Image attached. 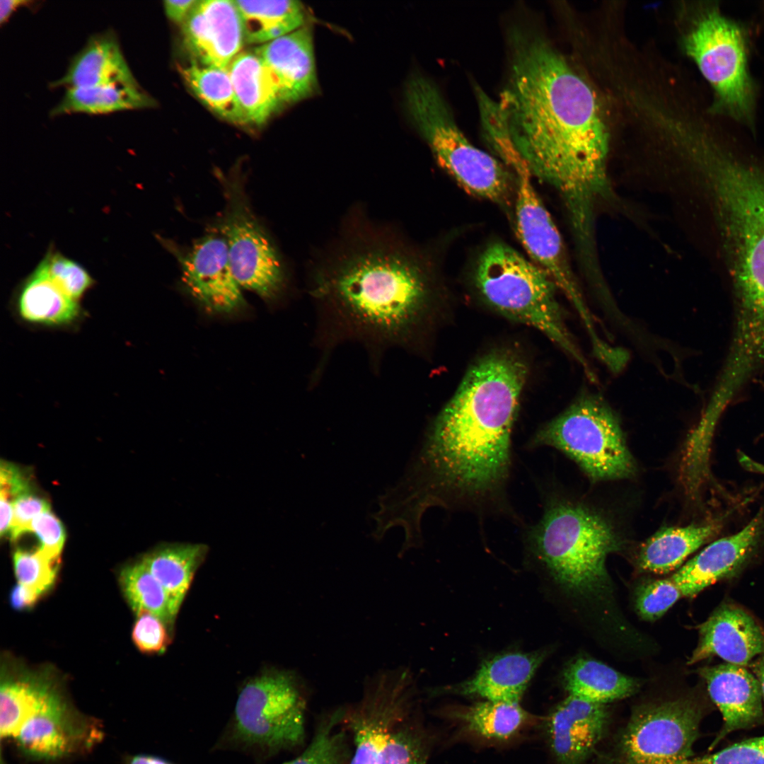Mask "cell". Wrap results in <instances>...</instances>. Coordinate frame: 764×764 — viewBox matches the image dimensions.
Listing matches in <instances>:
<instances>
[{
	"label": "cell",
	"mask_w": 764,
	"mask_h": 764,
	"mask_svg": "<svg viewBox=\"0 0 764 764\" xmlns=\"http://www.w3.org/2000/svg\"><path fill=\"white\" fill-rule=\"evenodd\" d=\"M154 100L139 84H107L67 88L51 115L83 113L104 115L124 110L146 108Z\"/></svg>",
	"instance_id": "f546056e"
},
{
	"label": "cell",
	"mask_w": 764,
	"mask_h": 764,
	"mask_svg": "<svg viewBox=\"0 0 764 764\" xmlns=\"http://www.w3.org/2000/svg\"><path fill=\"white\" fill-rule=\"evenodd\" d=\"M412 690L406 670L383 671L368 681L358 702L344 707L342 724L354 744L349 764H379L388 733L411 713Z\"/></svg>",
	"instance_id": "5bb4252c"
},
{
	"label": "cell",
	"mask_w": 764,
	"mask_h": 764,
	"mask_svg": "<svg viewBox=\"0 0 764 764\" xmlns=\"http://www.w3.org/2000/svg\"><path fill=\"white\" fill-rule=\"evenodd\" d=\"M217 176L222 185L226 207L221 234L228 248L231 270L239 286L260 296H277L284 284L281 260L247 197L239 170Z\"/></svg>",
	"instance_id": "7c38bea8"
},
{
	"label": "cell",
	"mask_w": 764,
	"mask_h": 764,
	"mask_svg": "<svg viewBox=\"0 0 764 764\" xmlns=\"http://www.w3.org/2000/svg\"><path fill=\"white\" fill-rule=\"evenodd\" d=\"M544 658L540 652H510L485 661L475 676L457 685L458 694L519 703Z\"/></svg>",
	"instance_id": "603a6c76"
},
{
	"label": "cell",
	"mask_w": 764,
	"mask_h": 764,
	"mask_svg": "<svg viewBox=\"0 0 764 764\" xmlns=\"http://www.w3.org/2000/svg\"><path fill=\"white\" fill-rule=\"evenodd\" d=\"M31 532L38 538L39 549L48 557L59 560L66 533L62 522L50 510L44 511L33 521Z\"/></svg>",
	"instance_id": "7bdbcfd3"
},
{
	"label": "cell",
	"mask_w": 764,
	"mask_h": 764,
	"mask_svg": "<svg viewBox=\"0 0 764 764\" xmlns=\"http://www.w3.org/2000/svg\"><path fill=\"white\" fill-rule=\"evenodd\" d=\"M528 368L514 350L474 363L397 482L412 510L492 496L507 478L511 432Z\"/></svg>",
	"instance_id": "7a4b0ae2"
},
{
	"label": "cell",
	"mask_w": 764,
	"mask_h": 764,
	"mask_svg": "<svg viewBox=\"0 0 764 764\" xmlns=\"http://www.w3.org/2000/svg\"><path fill=\"white\" fill-rule=\"evenodd\" d=\"M313 295L340 335L402 345L426 308L429 286L402 247L366 243L316 275Z\"/></svg>",
	"instance_id": "3957f363"
},
{
	"label": "cell",
	"mask_w": 764,
	"mask_h": 764,
	"mask_svg": "<svg viewBox=\"0 0 764 764\" xmlns=\"http://www.w3.org/2000/svg\"><path fill=\"white\" fill-rule=\"evenodd\" d=\"M430 737L410 713L388 733L379 764H427Z\"/></svg>",
	"instance_id": "8d00e7d4"
},
{
	"label": "cell",
	"mask_w": 764,
	"mask_h": 764,
	"mask_svg": "<svg viewBox=\"0 0 764 764\" xmlns=\"http://www.w3.org/2000/svg\"><path fill=\"white\" fill-rule=\"evenodd\" d=\"M228 71L248 124H263L284 105L272 73L254 51L241 52Z\"/></svg>",
	"instance_id": "484cf974"
},
{
	"label": "cell",
	"mask_w": 764,
	"mask_h": 764,
	"mask_svg": "<svg viewBox=\"0 0 764 764\" xmlns=\"http://www.w3.org/2000/svg\"><path fill=\"white\" fill-rule=\"evenodd\" d=\"M467 731L489 740L509 739L531 722L519 703L486 700L456 712Z\"/></svg>",
	"instance_id": "836d02e7"
},
{
	"label": "cell",
	"mask_w": 764,
	"mask_h": 764,
	"mask_svg": "<svg viewBox=\"0 0 764 764\" xmlns=\"http://www.w3.org/2000/svg\"><path fill=\"white\" fill-rule=\"evenodd\" d=\"M681 597L680 588L671 577L652 580L637 588L635 608L642 618L653 621L661 617Z\"/></svg>",
	"instance_id": "ab89813d"
},
{
	"label": "cell",
	"mask_w": 764,
	"mask_h": 764,
	"mask_svg": "<svg viewBox=\"0 0 764 764\" xmlns=\"http://www.w3.org/2000/svg\"><path fill=\"white\" fill-rule=\"evenodd\" d=\"M689 764H764V734L735 743L714 753L693 757Z\"/></svg>",
	"instance_id": "60d3db41"
},
{
	"label": "cell",
	"mask_w": 764,
	"mask_h": 764,
	"mask_svg": "<svg viewBox=\"0 0 764 764\" xmlns=\"http://www.w3.org/2000/svg\"><path fill=\"white\" fill-rule=\"evenodd\" d=\"M13 562L18 583L42 595L55 581L59 560L48 557L39 548L33 551L18 548Z\"/></svg>",
	"instance_id": "f35d334b"
},
{
	"label": "cell",
	"mask_w": 764,
	"mask_h": 764,
	"mask_svg": "<svg viewBox=\"0 0 764 764\" xmlns=\"http://www.w3.org/2000/svg\"><path fill=\"white\" fill-rule=\"evenodd\" d=\"M107 84H138L111 30L91 36L52 86L72 88Z\"/></svg>",
	"instance_id": "cb8c5ba5"
},
{
	"label": "cell",
	"mask_w": 764,
	"mask_h": 764,
	"mask_svg": "<svg viewBox=\"0 0 764 764\" xmlns=\"http://www.w3.org/2000/svg\"><path fill=\"white\" fill-rule=\"evenodd\" d=\"M609 712L606 704L570 695L545 720V732L557 764H583L606 734Z\"/></svg>",
	"instance_id": "d6986e66"
},
{
	"label": "cell",
	"mask_w": 764,
	"mask_h": 764,
	"mask_svg": "<svg viewBox=\"0 0 764 764\" xmlns=\"http://www.w3.org/2000/svg\"><path fill=\"white\" fill-rule=\"evenodd\" d=\"M736 253V325L730 350L764 366V178L725 155L710 166Z\"/></svg>",
	"instance_id": "277c9868"
},
{
	"label": "cell",
	"mask_w": 764,
	"mask_h": 764,
	"mask_svg": "<svg viewBox=\"0 0 764 764\" xmlns=\"http://www.w3.org/2000/svg\"><path fill=\"white\" fill-rule=\"evenodd\" d=\"M96 719L74 710L57 691L14 736L23 756L52 762L82 753L102 739Z\"/></svg>",
	"instance_id": "9a60e30c"
},
{
	"label": "cell",
	"mask_w": 764,
	"mask_h": 764,
	"mask_svg": "<svg viewBox=\"0 0 764 764\" xmlns=\"http://www.w3.org/2000/svg\"><path fill=\"white\" fill-rule=\"evenodd\" d=\"M179 71L193 93L212 111L232 123L248 124L228 69L203 66L194 62L179 67Z\"/></svg>",
	"instance_id": "d6a6232c"
},
{
	"label": "cell",
	"mask_w": 764,
	"mask_h": 764,
	"mask_svg": "<svg viewBox=\"0 0 764 764\" xmlns=\"http://www.w3.org/2000/svg\"><path fill=\"white\" fill-rule=\"evenodd\" d=\"M705 713L690 695L639 705L604 764H689Z\"/></svg>",
	"instance_id": "8fae6325"
},
{
	"label": "cell",
	"mask_w": 764,
	"mask_h": 764,
	"mask_svg": "<svg viewBox=\"0 0 764 764\" xmlns=\"http://www.w3.org/2000/svg\"><path fill=\"white\" fill-rule=\"evenodd\" d=\"M306 698L299 680L289 672L269 671L241 690L231 738L241 746L277 753L303 743Z\"/></svg>",
	"instance_id": "30bf717a"
},
{
	"label": "cell",
	"mask_w": 764,
	"mask_h": 764,
	"mask_svg": "<svg viewBox=\"0 0 764 764\" xmlns=\"http://www.w3.org/2000/svg\"><path fill=\"white\" fill-rule=\"evenodd\" d=\"M516 175L515 222L518 236L531 260L542 268L576 308L587 329L592 317L571 268L562 238L536 192L523 159L509 166Z\"/></svg>",
	"instance_id": "4fadbf2b"
},
{
	"label": "cell",
	"mask_w": 764,
	"mask_h": 764,
	"mask_svg": "<svg viewBox=\"0 0 764 764\" xmlns=\"http://www.w3.org/2000/svg\"><path fill=\"white\" fill-rule=\"evenodd\" d=\"M563 683L569 695L601 703L623 699L635 693L639 683L596 659L579 658L568 665Z\"/></svg>",
	"instance_id": "f1b7e54d"
},
{
	"label": "cell",
	"mask_w": 764,
	"mask_h": 764,
	"mask_svg": "<svg viewBox=\"0 0 764 764\" xmlns=\"http://www.w3.org/2000/svg\"><path fill=\"white\" fill-rule=\"evenodd\" d=\"M30 1L21 0H8L0 1V23L3 25L17 11L18 8L26 6Z\"/></svg>",
	"instance_id": "c3c4849f"
},
{
	"label": "cell",
	"mask_w": 764,
	"mask_h": 764,
	"mask_svg": "<svg viewBox=\"0 0 764 764\" xmlns=\"http://www.w3.org/2000/svg\"><path fill=\"white\" fill-rule=\"evenodd\" d=\"M714 704L722 716V726L710 749L733 731L748 729L764 722L759 682L746 667L722 664L698 671Z\"/></svg>",
	"instance_id": "ffe728a7"
},
{
	"label": "cell",
	"mask_w": 764,
	"mask_h": 764,
	"mask_svg": "<svg viewBox=\"0 0 764 764\" xmlns=\"http://www.w3.org/2000/svg\"><path fill=\"white\" fill-rule=\"evenodd\" d=\"M344 707L325 714L318 722L313 737L305 750L282 764H349L352 751L345 729H340Z\"/></svg>",
	"instance_id": "e575fe53"
},
{
	"label": "cell",
	"mask_w": 764,
	"mask_h": 764,
	"mask_svg": "<svg viewBox=\"0 0 764 764\" xmlns=\"http://www.w3.org/2000/svg\"><path fill=\"white\" fill-rule=\"evenodd\" d=\"M684 46L714 91V110L752 125L755 91L741 28L708 6L693 20Z\"/></svg>",
	"instance_id": "9c48e42d"
},
{
	"label": "cell",
	"mask_w": 764,
	"mask_h": 764,
	"mask_svg": "<svg viewBox=\"0 0 764 764\" xmlns=\"http://www.w3.org/2000/svg\"><path fill=\"white\" fill-rule=\"evenodd\" d=\"M717 523L664 527L641 546L637 563L643 571L666 574L678 569L685 560L716 536Z\"/></svg>",
	"instance_id": "4316f807"
},
{
	"label": "cell",
	"mask_w": 764,
	"mask_h": 764,
	"mask_svg": "<svg viewBox=\"0 0 764 764\" xmlns=\"http://www.w3.org/2000/svg\"><path fill=\"white\" fill-rule=\"evenodd\" d=\"M168 625L161 618L149 612L137 614L132 639L137 648L146 654H159L170 642Z\"/></svg>",
	"instance_id": "b9f144b4"
},
{
	"label": "cell",
	"mask_w": 764,
	"mask_h": 764,
	"mask_svg": "<svg viewBox=\"0 0 764 764\" xmlns=\"http://www.w3.org/2000/svg\"><path fill=\"white\" fill-rule=\"evenodd\" d=\"M533 443L562 451L594 482L627 478L636 470L617 415L603 397L589 391L544 425Z\"/></svg>",
	"instance_id": "ba28073f"
},
{
	"label": "cell",
	"mask_w": 764,
	"mask_h": 764,
	"mask_svg": "<svg viewBox=\"0 0 764 764\" xmlns=\"http://www.w3.org/2000/svg\"><path fill=\"white\" fill-rule=\"evenodd\" d=\"M1 499L11 502L25 493L29 492L30 486L27 478L16 465L1 462L0 469Z\"/></svg>",
	"instance_id": "f6af8a7d"
},
{
	"label": "cell",
	"mask_w": 764,
	"mask_h": 764,
	"mask_svg": "<svg viewBox=\"0 0 764 764\" xmlns=\"http://www.w3.org/2000/svg\"><path fill=\"white\" fill-rule=\"evenodd\" d=\"M530 538L539 558L568 591L586 598L610 591L606 561L621 543L610 524L596 512L568 502L553 503Z\"/></svg>",
	"instance_id": "5b68a950"
},
{
	"label": "cell",
	"mask_w": 764,
	"mask_h": 764,
	"mask_svg": "<svg viewBox=\"0 0 764 764\" xmlns=\"http://www.w3.org/2000/svg\"><path fill=\"white\" fill-rule=\"evenodd\" d=\"M14 307L24 323L45 328H66L82 316L79 301L60 289L39 265L19 284Z\"/></svg>",
	"instance_id": "d4e9b609"
},
{
	"label": "cell",
	"mask_w": 764,
	"mask_h": 764,
	"mask_svg": "<svg viewBox=\"0 0 764 764\" xmlns=\"http://www.w3.org/2000/svg\"><path fill=\"white\" fill-rule=\"evenodd\" d=\"M207 551L204 544L173 543L156 549L142 559L164 589L174 620Z\"/></svg>",
	"instance_id": "83f0119b"
},
{
	"label": "cell",
	"mask_w": 764,
	"mask_h": 764,
	"mask_svg": "<svg viewBox=\"0 0 764 764\" xmlns=\"http://www.w3.org/2000/svg\"><path fill=\"white\" fill-rule=\"evenodd\" d=\"M197 1V0L165 1L163 6L166 15L173 22L182 25Z\"/></svg>",
	"instance_id": "7dc6e473"
},
{
	"label": "cell",
	"mask_w": 764,
	"mask_h": 764,
	"mask_svg": "<svg viewBox=\"0 0 764 764\" xmlns=\"http://www.w3.org/2000/svg\"><path fill=\"white\" fill-rule=\"evenodd\" d=\"M509 35V76L498 102L511 139L532 175L560 194L572 231L587 235L613 195L596 97L543 34L515 27Z\"/></svg>",
	"instance_id": "6da1fadb"
},
{
	"label": "cell",
	"mask_w": 764,
	"mask_h": 764,
	"mask_svg": "<svg viewBox=\"0 0 764 764\" xmlns=\"http://www.w3.org/2000/svg\"><path fill=\"white\" fill-rule=\"evenodd\" d=\"M126 764H173L159 756L149 754H137L126 758Z\"/></svg>",
	"instance_id": "681fc988"
},
{
	"label": "cell",
	"mask_w": 764,
	"mask_h": 764,
	"mask_svg": "<svg viewBox=\"0 0 764 764\" xmlns=\"http://www.w3.org/2000/svg\"><path fill=\"white\" fill-rule=\"evenodd\" d=\"M181 267L188 293L209 311L229 313L244 306L241 287L233 274L224 236L210 233L186 250L166 242Z\"/></svg>",
	"instance_id": "2e32d148"
},
{
	"label": "cell",
	"mask_w": 764,
	"mask_h": 764,
	"mask_svg": "<svg viewBox=\"0 0 764 764\" xmlns=\"http://www.w3.org/2000/svg\"><path fill=\"white\" fill-rule=\"evenodd\" d=\"M50 504L30 492L18 497L13 502V519L9 533L17 540L23 533L31 532L33 521L40 514L50 510Z\"/></svg>",
	"instance_id": "ee69618b"
},
{
	"label": "cell",
	"mask_w": 764,
	"mask_h": 764,
	"mask_svg": "<svg viewBox=\"0 0 764 764\" xmlns=\"http://www.w3.org/2000/svg\"><path fill=\"white\" fill-rule=\"evenodd\" d=\"M405 100L413 125L437 163L459 186L493 202L507 200L510 173L503 163L467 139L435 83L422 75L414 76L407 83Z\"/></svg>",
	"instance_id": "52a82bcc"
},
{
	"label": "cell",
	"mask_w": 764,
	"mask_h": 764,
	"mask_svg": "<svg viewBox=\"0 0 764 764\" xmlns=\"http://www.w3.org/2000/svg\"><path fill=\"white\" fill-rule=\"evenodd\" d=\"M120 583L125 598L136 614L149 612L168 626L174 623L164 589L142 560L125 567L120 574Z\"/></svg>",
	"instance_id": "d590c367"
},
{
	"label": "cell",
	"mask_w": 764,
	"mask_h": 764,
	"mask_svg": "<svg viewBox=\"0 0 764 764\" xmlns=\"http://www.w3.org/2000/svg\"><path fill=\"white\" fill-rule=\"evenodd\" d=\"M254 52L272 73L283 105L311 96L317 77L311 29L307 26L260 45Z\"/></svg>",
	"instance_id": "7402d4cb"
},
{
	"label": "cell",
	"mask_w": 764,
	"mask_h": 764,
	"mask_svg": "<svg viewBox=\"0 0 764 764\" xmlns=\"http://www.w3.org/2000/svg\"><path fill=\"white\" fill-rule=\"evenodd\" d=\"M244 33L245 42L265 44L303 26L305 10L298 1L236 0Z\"/></svg>",
	"instance_id": "4dcf8cb0"
},
{
	"label": "cell",
	"mask_w": 764,
	"mask_h": 764,
	"mask_svg": "<svg viewBox=\"0 0 764 764\" xmlns=\"http://www.w3.org/2000/svg\"><path fill=\"white\" fill-rule=\"evenodd\" d=\"M476 286L486 302L504 317L538 330L574 357L594 379L576 345L557 299V287L533 261L509 245L497 242L480 256L475 272Z\"/></svg>",
	"instance_id": "8992f818"
},
{
	"label": "cell",
	"mask_w": 764,
	"mask_h": 764,
	"mask_svg": "<svg viewBox=\"0 0 764 764\" xmlns=\"http://www.w3.org/2000/svg\"><path fill=\"white\" fill-rule=\"evenodd\" d=\"M189 53L203 66L227 69L245 42L234 1L198 0L182 24Z\"/></svg>",
	"instance_id": "e0dca14e"
},
{
	"label": "cell",
	"mask_w": 764,
	"mask_h": 764,
	"mask_svg": "<svg viewBox=\"0 0 764 764\" xmlns=\"http://www.w3.org/2000/svg\"><path fill=\"white\" fill-rule=\"evenodd\" d=\"M764 653V631L742 608L723 604L699 628L698 646L690 656L692 665L712 656L746 667Z\"/></svg>",
	"instance_id": "44dd1931"
},
{
	"label": "cell",
	"mask_w": 764,
	"mask_h": 764,
	"mask_svg": "<svg viewBox=\"0 0 764 764\" xmlns=\"http://www.w3.org/2000/svg\"><path fill=\"white\" fill-rule=\"evenodd\" d=\"M39 265L60 289L76 301L95 284L83 266L53 248L48 250Z\"/></svg>",
	"instance_id": "74e56055"
},
{
	"label": "cell",
	"mask_w": 764,
	"mask_h": 764,
	"mask_svg": "<svg viewBox=\"0 0 764 764\" xmlns=\"http://www.w3.org/2000/svg\"><path fill=\"white\" fill-rule=\"evenodd\" d=\"M58 690L45 678H10L0 690V736L13 739L24 722Z\"/></svg>",
	"instance_id": "1f68e13d"
},
{
	"label": "cell",
	"mask_w": 764,
	"mask_h": 764,
	"mask_svg": "<svg viewBox=\"0 0 764 764\" xmlns=\"http://www.w3.org/2000/svg\"><path fill=\"white\" fill-rule=\"evenodd\" d=\"M40 596L39 592L18 583L11 590L10 601L16 610H22L34 606Z\"/></svg>",
	"instance_id": "bcb514c9"
},
{
	"label": "cell",
	"mask_w": 764,
	"mask_h": 764,
	"mask_svg": "<svg viewBox=\"0 0 764 764\" xmlns=\"http://www.w3.org/2000/svg\"><path fill=\"white\" fill-rule=\"evenodd\" d=\"M764 531L759 511L741 531L714 540L671 577L683 596L692 597L718 581L739 572L755 553Z\"/></svg>",
	"instance_id": "ac0fdd59"
},
{
	"label": "cell",
	"mask_w": 764,
	"mask_h": 764,
	"mask_svg": "<svg viewBox=\"0 0 764 764\" xmlns=\"http://www.w3.org/2000/svg\"><path fill=\"white\" fill-rule=\"evenodd\" d=\"M749 666L759 682L764 709V653L751 661Z\"/></svg>",
	"instance_id": "f907efd6"
}]
</instances>
